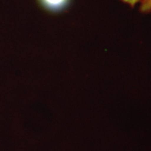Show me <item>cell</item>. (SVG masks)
Listing matches in <instances>:
<instances>
[{
  "mask_svg": "<svg viewBox=\"0 0 151 151\" xmlns=\"http://www.w3.org/2000/svg\"><path fill=\"white\" fill-rule=\"evenodd\" d=\"M70 0H40L45 8L50 11H60L67 6Z\"/></svg>",
  "mask_w": 151,
  "mask_h": 151,
  "instance_id": "1",
  "label": "cell"
},
{
  "mask_svg": "<svg viewBox=\"0 0 151 151\" xmlns=\"http://www.w3.org/2000/svg\"><path fill=\"white\" fill-rule=\"evenodd\" d=\"M140 11L142 13H151V0H141Z\"/></svg>",
  "mask_w": 151,
  "mask_h": 151,
  "instance_id": "2",
  "label": "cell"
},
{
  "mask_svg": "<svg viewBox=\"0 0 151 151\" xmlns=\"http://www.w3.org/2000/svg\"><path fill=\"white\" fill-rule=\"evenodd\" d=\"M121 1H123L124 3L128 4L131 6L132 7H134L137 3H139V1H141V0H121Z\"/></svg>",
  "mask_w": 151,
  "mask_h": 151,
  "instance_id": "3",
  "label": "cell"
}]
</instances>
